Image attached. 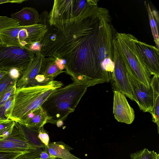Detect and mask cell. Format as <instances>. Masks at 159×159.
<instances>
[{"label":"cell","mask_w":159,"mask_h":159,"mask_svg":"<svg viewBox=\"0 0 159 159\" xmlns=\"http://www.w3.org/2000/svg\"><path fill=\"white\" fill-rule=\"evenodd\" d=\"M89 87L73 82L57 89L50 94L41 107L48 118V123L56 124L74 112Z\"/></svg>","instance_id":"obj_3"},{"label":"cell","mask_w":159,"mask_h":159,"mask_svg":"<svg viewBox=\"0 0 159 159\" xmlns=\"http://www.w3.org/2000/svg\"><path fill=\"white\" fill-rule=\"evenodd\" d=\"M16 123L19 131L28 142L36 146H45L38 137L39 132L41 129L28 127L19 123Z\"/></svg>","instance_id":"obj_18"},{"label":"cell","mask_w":159,"mask_h":159,"mask_svg":"<svg viewBox=\"0 0 159 159\" xmlns=\"http://www.w3.org/2000/svg\"><path fill=\"white\" fill-rule=\"evenodd\" d=\"M11 18L16 20L21 26H28L39 23L40 15L35 8L25 7L11 15Z\"/></svg>","instance_id":"obj_14"},{"label":"cell","mask_w":159,"mask_h":159,"mask_svg":"<svg viewBox=\"0 0 159 159\" xmlns=\"http://www.w3.org/2000/svg\"><path fill=\"white\" fill-rule=\"evenodd\" d=\"M150 86L153 93V109L151 114L152 121L157 124L159 133V76L153 75Z\"/></svg>","instance_id":"obj_17"},{"label":"cell","mask_w":159,"mask_h":159,"mask_svg":"<svg viewBox=\"0 0 159 159\" xmlns=\"http://www.w3.org/2000/svg\"><path fill=\"white\" fill-rule=\"evenodd\" d=\"M40 41H39L33 43L25 47L34 53L41 52Z\"/></svg>","instance_id":"obj_30"},{"label":"cell","mask_w":159,"mask_h":159,"mask_svg":"<svg viewBox=\"0 0 159 159\" xmlns=\"http://www.w3.org/2000/svg\"><path fill=\"white\" fill-rule=\"evenodd\" d=\"M157 154L154 151H150L148 149L131 154V159H156Z\"/></svg>","instance_id":"obj_22"},{"label":"cell","mask_w":159,"mask_h":159,"mask_svg":"<svg viewBox=\"0 0 159 159\" xmlns=\"http://www.w3.org/2000/svg\"><path fill=\"white\" fill-rule=\"evenodd\" d=\"M144 4L148 14L152 32L156 47L159 49V39L157 22L155 20L152 11L151 9L149 4L146 1H145Z\"/></svg>","instance_id":"obj_20"},{"label":"cell","mask_w":159,"mask_h":159,"mask_svg":"<svg viewBox=\"0 0 159 159\" xmlns=\"http://www.w3.org/2000/svg\"><path fill=\"white\" fill-rule=\"evenodd\" d=\"M16 83L10 87L2 94L0 98V107L3 105L10 96L14 93L16 89Z\"/></svg>","instance_id":"obj_27"},{"label":"cell","mask_w":159,"mask_h":159,"mask_svg":"<svg viewBox=\"0 0 159 159\" xmlns=\"http://www.w3.org/2000/svg\"><path fill=\"white\" fill-rule=\"evenodd\" d=\"M19 26V23L11 17L0 16V32Z\"/></svg>","instance_id":"obj_23"},{"label":"cell","mask_w":159,"mask_h":159,"mask_svg":"<svg viewBox=\"0 0 159 159\" xmlns=\"http://www.w3.org/2000/svg\"><path fill=\"white\" fill-rule=\"evenodd\" d=\"M98 1L97 0H54L48 16L50 18L58 19L74 17L79 15L87 5Z\"/></svg>","instance_id":"obj_8"},{"label":"cell","mask_w":159,"mask_h":159,"mask_svg":"<svg viewBox=\"0 0 159 159\" xmlns=\"http://www.w3.org/2000/svg\"><path fill=\"white\" fill-rule=\"evenodd\" d=\"M34 113L32 118L28 120L25 125L28 127L41 129L48 123L47 115L41 106L34 111Z\"/></svg>","instance_id":"obj_19"},{"label":"cell","mask_w":159,"mask_h":159,"mask_svg":"<svg viewBox=\"0 0 159 159\" xmlns=\"http://www.w3.org/2000/svg\"><path fill=\"white\" fill-rule=\"evenodd\" d=\"M41 147L28 142L19 131L16 123L12 133L5 138H0V151L25 152L44 149Z\"/></svg>","instance_id":"obj_9"},{"label":"cell","mask_w":159,"mask_h":159,"mask_svg":"<svg viewBox=\"0 0 159 159\" xmlns=\"http://www.w3.org/2000/svg\"><path fill=\"white\" fill-rule=\"evenodd\" d=\"M35 56L27 68L22 72L16 83V89L37 85L41 65L45 57L41 52L34 53Z\"/></svg>","instance_id":"obj_13"},{"label":"cell","mask_w":159,"mask_h":159,"mask_svg":"<svg viewBox=\"0 0 159 159\" xmlns=\"http://www.w3.org/2000/svg\"><path fill=\"white\" fill-rule=\"evenodd\" d=\"M113 92V112L115 118L120 122L132 124L135 118L133 109L129 105L123 93L116 91Z\"/></svg>","instance_id":"obj_12"},{"label":"cell","mask_w":159,"mask_h":159,"mask_svg":"<svg viewBox=\"0 0 159 159\" xmlns=\"http://www.w3.org/2000/svg\"><path fill=\"white\" fill-rule=\"evenodd\" d=\"M47 30L46 25L39 23L28 26H19L0 32L2 43L25 47L31 43L41 41Z\"/></svg>","instance_id":"obj_5"},{"label":"cell","mask_w":159,"mask_h":159,"mask_svg":"<svg viewBox=\"0 0 159 159\" xmlns=\"http://www.w3.org/2000/svg\"><path fill=\"white\" fill-rule=\"evenodd\" d=\"M63 85L61 82L53 80L44 84L16 89L8 119L24 125L29 115Z\"/></svg>","instance_id":"obj_2"},{"label":"cell","mask_w":159,"mask_h":159,"mask_svg":"<svg viewBox=\"0 0 159 159\" xmlns=\"http://www.w3.org/2000/svg\"><path fill=\"white\" fill-rule=\"evenodd\" d=\"M35 53L25 47L0 45V70L16 69L22 73L34 58Z\"/></svg>","instance_id":"obj_6"},{"label":"cell","mask_w":159,"mask_h":159,"mask_svg":"<svg viewBox=\"0 0 159 159\" xmlns=\"http://www.w3.org/2000/svg\"><path fill=\"white\" fill-rule=\"evenodd\" d=\"M133 35L116 32V48L126 68L146 88H150L151 75L136 49Z\"/></svg>","instance_id":"obj_4"},{"label":"cell","mask_w":159,"mask_h":159,"mask_svg":"<svg viewBox=\"0 0 159 159\" xmlns=\"http://www.w3.org/2000/svg\"><path fill=\"white\" fill-rule=\"evenodd\" d=\"M16 122L10 119L0 120V138L7 137L12 132Z\"/></svg>","instance_id":"obj_21"},{"label":"cell","mask_w":159,"mask_h":159,"mask_svg":"<svg viewBox=\"0 0 159 159\" xmlns=\"http://www.w3.org/2000/svg\"><path fill=\"white\" fill-rule=\"evenodd\" d=\"M14 97V93L10 96L3 105L0 107V120L8 119L7 116L12 104Z\"/></svg>","instance_id":"obj_25"},{"label":"cell","mask_w":159,"mask_h":159,"mask_svg":"<svg viewBox=\"0 0 159 159\" xmlns=\"http://www.w3.org/2000/svg\"><path fill=\"white\" fill-rule=\"evenodd\" d=\"M55 159H60L56 158Z\"/></svg>","instance_id":"obj_36"},{"label":"cell","mask_w":159,"mask_h":159,"mask_svg":"<svg viewBox=\"0 0 159 159\" xmlns=\"http://www.w3.org/2000/svg\"><path fill=\"white\" fill-rule=\"evenodd\" d=\"M114 68L111 75V83L113 91L120 92L137 102L133 87L123 61L114 40Z\"/></svg>","instance_id":"obj_7"},{"label":"cell","mask_w":159,"mask_h":159,"mask_svg":"<svg viewBox=\"0 0 159 159\" xmlns=\"http://www.w3.org/2000/svg\"><path fill=\"white\" fill-rule=\"evenodd\" d=\"M15 79L8 73L0 80V98L3 93L11 86L16 82Z\"/></svg>","instance_id":"obj_24"},{"label":"cell","mask_w":159,"mask_h":159,"mask_svg":"<svg viewBox=\"0 0 159 159\" xmlns=\"http://www.w3.org/2000/svg\"><path fill=\"white\" fill-rule=\"evenodd\" d=\"M56 59L55 63L57 66L61 70H63L65 69V66L64 65L63 62V59H62L56 58Z\"/></svg>","instance_id":"obj_32"},{"label":"cell","mask_w":159,"mask_h":159,"mask_svg":"<svg viewBox=\"0 0 159 159\" xmlns=\"http://www.w3.org/2000/svg\"><path fill=\"white\" fill-rule=\"evenodd\" d=\"M27 1L26 0H0V4L7 3L20 4Z\"/></svg>","instance_id":"obj_31"},{"label":"cell","mask_w":159,"mask_h":159,"mask_svg":"<svg viewBox=\"0 0 159 159\" xmlns=\"http://www.w3.org/2000/svg\"><path fill=\"white\" fill-rule=\"evenodd\" d=\"M56 59L52 57H44L43 59L39 75L45 78L48 81L54 80L55 78L65 71L61 70L55 63Z\"/></svg>","instance_id":"obj_16"},{"label":"cell","mask_w":159,"mask_h":159,"mask_svg":"<svg viewBox=\"0 0 159 159\" xmlns=\"http://www.w3.org/2000/svg\"><path fill=\"white\" fill-rule=\"evenodd\" d=\"M136 47L151 75L159 76V51L156 47L135 38Z\"/></svg>","instance_id":"obj_10"},{"label":"cell","mask_w":159,"mask_h":159,"mask_svg":"<svg viewBox=\"0 0 159 159\" xmlns=\"http://www.w3.org/2000/svg\"><path fill=\"white\" fill-rule=\"evenodd\" d=\"M159 154H158L157 157L156 159H159Z\"/></svg>","instance_id":"obj_34"},{"label":"cell","mask_w":159,"mask_h":159,"mask_svg":"<svg viewBox=\"0 0 159 159\" xmlns=\"http://www.w3.org/2000/svg\"><path fill=\"white\" fill-rule=\"evenodd\" d=\"M46 148L51 157L60 159H81L72 154L70 151L73 149L62 141L49 142Z\"/></svg>","instance_id":"obj_15"},{"label":"cell","mask_w":159,"mask_h":159,"mask_svg":"<svg viewBox=\"0 0 159 159\" xmlns=\"http://www.w3.org/2000/svg\"><path fill=\"white\" fill-rule=\"evenodd\" d=\"M108 10L97 5L86 6L71 18H50L40 41L45 57L65 59V72L73 82L89 87L105 82L104 70L114 63L116 31Z\"/></svg>","instance_id":"obj_1"},{"label":"cell","mask_w":159,"mask_h":159,"mask_svg":"<svg viewBox=\"0 0 159 159\" xmlns=\"http://www.w3.org/2000/svg\"><path fill=\"white\" fill-rule=\"evenodd\" d=\"M126 69L140 109L143 112L151 114L153 109V93L152 88L150 86V89L146 88Z\"/></svg>","instance_id":"obj_11"},{"label":"cell","mask_w":159,"mask_h":159,"mask_svg":"<svg viewBox=\"0 0 159 159\" xmlns=\"http://www.w3.org/2000/svg\"><path fill=\"white\" fill-rule=\"evenodd\" d=\"M43 149L29 151L20 155L15 159H42L40 157V152ZM56 158L51 157L48 159H55Z\"/></svg>","instance_id":"obj_26"},{"label":"cell","mask_w":159,"mask_h":159,"mask_svg":"<svg viewBox=\"0 0 159 159\" xmlns=\"http://www.w3.org/2000/svg\"><path fill=\"white\" fill-rule=\"evenodd\" d=\"M8 73V71L0 70V80Z\"/></svg>","instance_id":"obj_33"},{"label":"cell","mask_w":159,"mask_h":159,"mask_svg":"<svg viewBox=\"0 0 159 159\" xmlns=\"http://www.w3.org/2000/svg\"><path fill=\"white\" fill-rule=\"evenodd\" d=\"M38 137L42 143L47 147L49 142V137L48 133L42 128L39 132Z\"/></svg>","instance_id":"obj_29"},{"label":"cell","mask_w":159,"mask_h":159,"mask_svg":"<svg viewBox=\"0 0 159 159\" xmlns=\"http://www.w3.org/2000/svg\"><path fill=\"white\" fill-rule=\"evenodd\" d=\"M2 42L1 40L0 39V45L2 43Z\"/></svg>","instance_id":"obj_35"},{"label":"cell","mask_w":159,"mask_h":159,"mask_svg":"<svg viewBox=\"0 0 159 159\" xmlns=\"http://www.w3.org/2000/svg\"><path fill=\"white\" fill-rule=\"evenodd\" d=\"M25 152H5L0 151V159H15Z\"/></svg>","instance_id":"obj_28"}]
</instances>
